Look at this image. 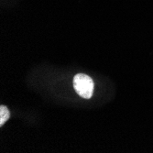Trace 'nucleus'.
Listing matches in <instances>:
<instances>
[{
  "mask_svg": "<svg viewBox=\"0 0 153 153\" xmlns=\"http://www.w3.org/2000/svg\"><path fill=\"white\" fill-rule=\"evenodd\" d=\"M74 87L81 97L89 99L93 95L94 82L88 75L78 74L74 78Z\"/></svg>",
  "mask_w": 153,
  "mask_h": 153,
  "instance_id": "obj_1",
  "label": "nucleus"
},
{
  "mask_svg": "<svg viewBox=\"0 0 153 153\" xmlns=\"http://www.w3.org/2000/svg\"><path fill=\"white\" fill-rule=\"evenodd\" d=\"M9 116L10 114L7 106H4V105L0 106V126H3V125L8 120Z\"/></svg>",
  "mask_w": 153,
  "mask_h": 153,
  "instance_id": "obj_2",
  "label": "nucleus"
}]
</instances>
